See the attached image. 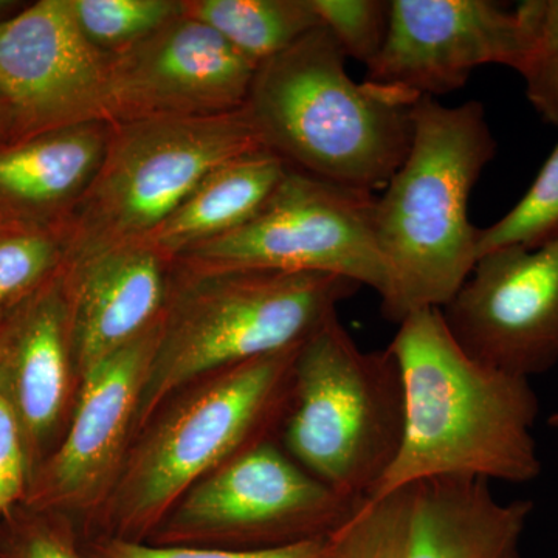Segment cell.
Returning <instances> with one entry per match:
<instances>
[{
    "instance_id": "cell-28",
    "label": "cell",
    "mask_w": 558,
    "mask_h": 558,
    "mask_svg": "<svg viewBox=\"0 0 558 558\" xmlns=\"http://www.w3.org/2000/svg\"><path fill=\"white\" fill-rule=\"evenodd\" d=\"M22 429L16 414L0 395V512L20 497L25 480Z\"/></svg>"
},
{
    "instance_id": "cell-3",
    "label": "cell",
    "mask_w": 558,
    "mask_h": 558,
    "mask_svg": "<svg viewBox=\"0 0 558 558\" xmlns=\"http://www.w3.org/2000/svg\"><path fill=\"white\" fill-rule=\"evenodd\" d=\"M495 156L497 140L481 102L418 98L409 156L376 204L377 244L389 275L381 312L389 322L440 310L472 274L480 229L470 222L469 202Z\"/></svg>"
},
{
    "instance_id": "cell-21",
    "label": "cell",
    "mask_w": 558,
    "mask_h": 558,
    "mask_svg": "<svg viewBox=\"0 0 558 558\" xmlns=\"http://www.w3.org/2000/svg\"><path fill=\"white\" fill-rule=\"evenodd\" d=\"M411 502L413 486L377 501L360 502L349 520L325 539L319 558H403Z\"/></svg>"
},
{
    "instance_id": "cell-30",
    "label": "cell",
    "mask_w": 558,
    "mask_h": 558,
    "mask_svg": "<svg viewBox=\"0 0 558 558\" xmlns=\"http://www.w3.org/2000/svg\"><path fill=\"white\" fill-rule=\"evenodd\" d=\"M16 130H14L10 109L7 108L5 101L0 98V148L16 142Z\"/></svg>"
},
{
    "instance_id": "cell-25",
    "label": "cell",
    "mask_w": 558,
    "mask_h": 558,
    "mask_svg": "<svg viewBox=\"0 0 558 558\" xmlns=\"http://www.w3.org/2000/svg\"><path fill=\"white\" fill-rule=\"evenodd\" d=\"M517 9L526 32V50L517 72L539 117L558 128V0H527Z\"/></svg>"
},
{
    "instance_id": "cell-15",
    "label": "cell",
    "mask_w": 558,
    "mask_h": 558,
    "mask_svg": "<svg viewBox=\"0 0 558 558\" xmlns=\"http://www.w3.org/2000/svg\"><path fill=\"white\" fill-rule=\"evenodd\" d=\"M62 274L72 365L83 377L163 318L174 260L140 242L62 267Z\"/></svg>"
},
{
    "instance_id": "cell-4",
    "label": "cell",
    "mask_w": 558,
    "mask_h": 558,
    "mask_svg": "<svg viewBox=\"0 0 558 558\" xmlns=\"http://www.w3.org/2000/svg\"><path fill=\"white\" fill-rule=\"evenodd\" d=\"M360 288L336 275L194 271L174 263L135 427H145L161 403L190 381L300 347Z\"/></svg>"
},
{
    "instance_id": "cell-18",
    "label": "cell",
    "mask_w": 558,
    "mask_h": 558,
    "mask_svg": "<svg viewBox=\"0 0 558 558\" xmlns=\"http://www.w3.org/2000/svg\"><path fill=\"white\" fill-rule=\"evenodd\" d=\"M110 134L112 123L90 121L2 146L0 219L57 229L94 182Z\"/></svg>"
},
{
    "instance_id": "cell-29",
    "label": "cell",
    "mask_w": 558,
    "mask_h": 558,
    "mask_svg": "<svg viewBox=\"0 0 558 558\" xmlns=\"http://www.w3.org/2000/svg\"><path fill=\"white\" fill-rule=\"evenodd\" d=\"M24 558H80L70 546L53 535H36L28 542Z\"/></svg>"
},
{
    "instance_id": "cell-17",
    "label": "cell",
    "mask_w": 558,
    "mask_h": 558,
    "mask_svg": "<svg viewBox=\"0 0 558 558\" xmlns=\"http://www.w3.org/2000/svg\"><path fill=\"white\" fill-rule=\"evenodd\" d=\"M531 499L499 501L490 481L442 476L413 486L403 558H521Z\"/></svg>"
},
{
    "instance_id": "cell-20",
    "label": "cell",
    "mask_w": 558,
    "mask_h": 558,
    "mask_svg": "<svg viewBox=\"0 0 558 558\" xmlns=\"http://www.w3.org/2000/svg\"><path fill=\"white\" fill-rule=\"evenodd\" d=\"M183 13L204 22L259 65L322 27L312 0H182Z\"/></svg>"
},
{
    "instance_id": "cell-6",
    "label": "cell",
    "mask_w": 558,
    "mask_h": 558,
    "mask_svg": "<svg viewBox=\"0 0 558 558\" xmlns=\"http://www.w3.org/2000/svg\"><path fill=\"white\" fill-rule=\"evenodd\" d=\"M258 149L245 108L201 119L112 123L100 170L57 227L62 267L148 240L209 172Z\"/></svg>"
},
{
    "instance_id": "cell-14",
    "label": "cell",
    "mask_w": 558,
    "mask_h": 558,
    "mask_svg": "<svg viewBox=\"0 0 558 558\" xmlns=\"http://www.w3.org/2000/svg\"><path fill=\"white\" fill-rule=\"evenodd\" d=\"M160 330L161 319L81 377L72 425L47 473L54 501L87 508L108 490L119 472L128 435L135 428Z\"/></svg>"
},
{
    "instance_id": "cell-23",
    "label": "cell",
    "mask_w": 558,
    "mask_h": 558,
    "mask_svg": "<svg viewBox=\"0 0 558 558\" xmlns=\"http://www.w3.org/2000/svg\"><path fill=\"white\" fill-rule=\"evenodd\" d=\"M64 266L54 227L9 223L0 230V312L16 307Z\"/></svg>"
},
{
    "instance_id": "cell-8",
    "label": "cell",
    "mask_w": 558,
    "mask_h": 558,
    "mask_svg": "<svg viewBox=\"0 0 558 558\" xmlns=\"http://www.w3.org/2000/svg\"><path fill=\"white\" fill-rule=\"evenodd\" d=\"M377 196L304 172L286 171L266 204L240 229L180 255L194 271L325 274L389 292L376 236Z\"/></svg>"
},
{
    "instance_id": "cell-31",
    "label": "cell",
    "mask_w": 558,
    "mask_h": 558,
    "mask_svg": "<svg viewBox=\"0 0 558 558\" xmlns=\"http://www.w3.org/2000/svg\"><path fill=\"white\" fill-rule=\"evenodd\" d=\"M548 424L550 427L558 429V411L556 413L550 414Z\"/></svg>"
},
{
    "instance_id": "cell-2",
    "label": "cell",
    "mask_w": 558,
    "mask_h": 558,
    "mask_svg": "<svg viewBox=\"0 0 558 558\" xmlns=\"http://www.w3.org/2000/svg\"><path fill=\"white\" fill-rule=\"evenodd\" d=\"M325 27L256 69L245 110L264 149L290 170L376 193L409 156L418 98L347 72Z\"/></svg>"
},
{
    "instance_id": "cell-5",
    "label": "cell",
    "mask_w": 558,
    "mask_h": 558,
    "mask_svg": "<svg viewBox=\"0 0 558 558\" xmlns=\"http://www.w3.org/2000/svg\"><path fill=\"white\" fill-rule=\"evenodd\" d=\"M403 424L391 349L363 351L337 317L301 343L282 439L312 476L354 501L369 499L398 457Z\"/></svg>"
},
{
    "instance_id": "cell-11",
    "label": "cell",
    "mask_w": 558,
    "mask_h": 558,
    "mask_svg": "<svg viewBox=\"0 0 558 558\" xmlns=\"http://www.w3.org/2000/svg\"><path fill=\"white\" fill-rule=\"evenodd\" d=\"M110 62L84 38L69 0H39L0 21V98L17 140L109 121Z\"/></svg>"
},
{
    "instance_id": "cell-12",
    "label": "cell",
    "mask_w": 558,
    "mask_h": 558,
    "mask_svg": "<svg viewBox=\"0 0 558 558\" xmlns=\"http://www.w3.org/2000/svg\"><path fill=\"white\" fill-rule=\"evenodd\" d=\"M256 69L211 27L182 11L112 57L108 119L120 124L236 112L247 102Z\"/></svg>"
},
{
    "instance_id": "cell-22",
    "label": "cell",
    "mask_w": 558,
    "mask_h": 558,
    "mask_svg": "<svg viewBox=\"0 0 558 558\" xmlns=\"http://www.w3.org/2000/svg\"><path fill=\"white\" fill-rule=\"evenodd\" d=\"M84 38L110 57L149 38L182 14V0H69Z\"/></svg>"
},
{
    "instance_id": "cell-16",
    "label": "cell",
    "mask_w": 558,
    "mask_h": 558,
    "mask_svg": "<svg viewBox=\"0 0 558 558\" xmlns=\"http://www.w3.org/2000/svg\"><path fill=\"white\" fill-rule=\"evenodd\" d=\"M72 365L62 269L11 311L0 328V395L22 435L44 438L57 424Z\"/></svg>"
},
{
    "instance_id": "cell-9",
    "label": "cell",
    "mask_w": 558,
    "mask_h": 558,
    "mask_svg": "<svg viewBox=\"0 0 558 558\" xmlns=\"http://www.w3.org/2000/svg\"><path fill=\"white\" fill-rule=\"evenodd\" d=\"M462 351L488 368L531 380L558 365V238L480 256L440 307Z\"/></svg>"
},
{
    "instance_id": "cell-27",
    "label": "cell",
    "mask_w": 558,
    "mask_h": 558,
    "mask_svg": "<svg viewBox=\"0 0 558 558\" xmlns=\"http://www.w3.org/2000/svg\"><path fill=\"white\" fill-rule=\"evenodd\" d=\"M325 539L296 543L270 549L154 548L132 542H112L102 558H319Z\"/></svg>"
},
{
    "instance_id": "cell-13",
    "label": "cell",
    "mask_w": 558,
    "mask_h": 558,
    "mask_svg": "<svg viewBox=\"0 0 558 558\" xmlns=\"http://www.w3.org/2000/svg\"><path fill=\"white\" fill-rule=\"evenodd\" d=\"M384 49L366 65V81L417 98L461 89L487 64L519 70L526 32L519 9L490 0H389Z\"/></svg>"
},
{
    "instance_id": "cell-32",
    "label": "cell",
    "mask_w": 558,
    "mask_h": 558,
    "mask_svg": "<svg viewBox=\"0 0 558 558\" xmlns=\"http://www.w3.org/2000/svg\"><path fill=\"white\" fill-rule=\"evenodd\" d=\"M5 226H9V222H3V220L0 219V230H2Z\"/></svg>"
},
{
    "instance_id": "cell-7",
    "label": "cell",
    "mask_w": 558,
    "mask_h": 558,
    "mask_svg": "<svg viewBox=\"0 0 558 558\" xmlns=\"http://www.w3.org/2000/svg\"><path fill=\"white\" fill-rule=\"evenodd\" d=\"M300 347L219 371L171 410L121 476L113 499L121 523L149 526L209 472L269 440L263 432L288 409Z\"/></svg>"
},
{
    "instance_id": "cell-10",
    "label": "cell",
    "mask_w": 558,
    "mask_h": 558,
    "mask_svg": "<svg viewBox=\"0 0 558 558\" xmlns=\"http://www.w3.org/2000/svg\"><path fill=\"white\" fill-rule=\"evenodd\" d=\"M359 505L264 440L190 488L172 517L180 526L211 529L252 543V549H270L328 538Z\"/></svg>"
},
{
    "instance_id": "cell-26",
    "label": "cell",
    "mask_w": 558,
    "mask_h": 558,
    "mask_svg": "<svg viewBox=\"0 0 558 558\" xmlns=\"http://www.w3.org/2000/svg\"><path fill=\"white\" fill-rule=\"evenodd\" d=\"M319 22L347 58L369 65L384 49L389 0H312Z\"/></svg>"
},
{
    "instance_id": "cell-1",
    "label": "cell",
    "mask_w": 558,
    "mask_h": 558,
    "mask_svg": "<svg viewBox=\"0 0 558 558\" xmlns=\"http://www.w3.org/2000/svg\"><path fill=\"white\" fill-rule=\"evenodd\" d=\"M388 348L402 376L405 424L398 457L369 501L442 476L538 478L539 400L531 380L469 357L438 307L403 318Z\"/></svg>"
},
{
    "instance_id": "cell-24",
    "label": "cell",
    "mask_w": 558,
    "mask_h": 558,
    "mask_svg": "<svg viewBox=\"0 0 558 558\" xmlns=\"http://www.w3.org/2000/svg\"><path fill=\"white\" fill-rule=\"evenodd\" d=\"M558 238V145L519 204L494 226L478 230L476 260L494 250L537 248Z\"/></svg>"
},
{
    "instance_id": "cell-19",
    "label": "cell",
    "mask_w": 558,
    "mask_h": 558,
    "mask_svg": "<svg viewBox=\"0 0 558 558\" xmlns=\"http://www.w3.org/2000/svg\"><path fill=\"white\" fill-rule=\"evenodd\" d=\"M288 167L267 149L220 165L145 240L168 259L240 229L266 204Z\"/></svg>"
}]
</instances>
